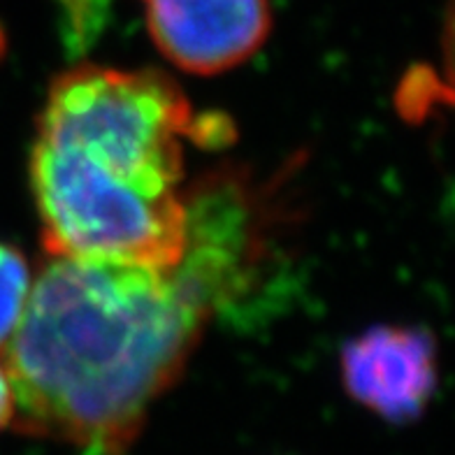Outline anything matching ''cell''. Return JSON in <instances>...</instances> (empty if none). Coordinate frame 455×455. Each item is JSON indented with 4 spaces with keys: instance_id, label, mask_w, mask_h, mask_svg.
Wrapping results in <instances>:
<instances>
[{
    "instance_id": "6da1fadb",
    "label": "cell",
    "mask_w": 455,
    "mask_h": 455,
    "mask_svg": "<svg viewBox=\"0 0 455 455\" xmlns=\"http://www.w3.org/2000/svg\"><path fill=\"white\" fill-rule=\"evenodd\" d=\"M207 314L181 270L52 256L0 351L14 426L84 455H126L177 381Z\"/></svg>"
},
{
    "instance_id": "7a4b0ae2",
    "label": "cell",
    "mask_w": 455,
    "mask_h": 455,
    "mask_svg": "<svg viewBox=\"0 0 455 455\" xmlns=\"http://www.w3.org/2000/svg\"><path fill=\"white\" fill-rule=\"evenodd\" d=\"M191 105L156 70L77 66L49 86L36 144L116 191L180 196Z\"/></svg>"
},
{
    "instance_id": "3957f363",
    "label": "cell",
    "mask_w": 455,
    "mask_h": 455,
    "mask_svg": "<svg viewBox=\"0 0 455 455\" xmlns=\"http://www.w3.org/2000/svg\"><path fill=\"white\" fill-rule=\"evenodd\" d=\"M149 36L193 75H219L251 59L272 28L270 0H147Z\"/></svg>"
},
{
    "instance_id": "277c9868",
    "label": "cell",
    "mask_w": 455,
    "mask_h": 455,
    "mask_svg": "<svg viewBox=\"0 0 455 455\" xmlns=\"http://www.w3.org/2000/svg\"><path fill=\"white\" fill-rule=\"evenodd\" d=\"M344 388L360 407L404 426L426 411L437 388V347L427 330L377 325L341 351Z\"/></svg>"
},
{
    "instance_id": "5b68a950",
    "label": "cell",
    "mask_w": 455,
    "mask_h": 455,
    "mask_svg": "<svg viewBox=\"0 0 455 455\" xmlns=\"http://www.w3.org/2000/svg\"><path fill=\"white\" fill-rule=\"evenodd\" d=\"M30 270L19 249L0 242V351L14 335L30 293Z\"/></svg>"
},
{
    "instance_id": "8992f818",
    "label": "cell",
    "mask_w": 455,
    "mask_h": 455,
    "mask_svg": "<svg viewBox=\"0 0 455 455\" xmlns=\"http://www.w3.org/2000/svg\"><path fill=\"white\" fill-rule=\"evenodd\" d=\"M60 7L66 10V17L77 30H86L91 21V10L100 3V0H56ZM144 3V0H142Z\"/></svg>"
},
{
    "instance_id": "52a82bcc",
    "label": "cell",
    "mask_w": 455,
    "mask_h": 455,
    "mask_svg": "<svg viewBox=\"0 0 455 455\" xmlns=\"http://www.w3.org/2000/svg\"><path fill=\"white\" fill-rule=\"evenodd\" d=\"M14 420V390L7 377V370L0 358V430H5L7 426H12Z\"/></svg>"
}]
</instances>
